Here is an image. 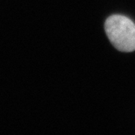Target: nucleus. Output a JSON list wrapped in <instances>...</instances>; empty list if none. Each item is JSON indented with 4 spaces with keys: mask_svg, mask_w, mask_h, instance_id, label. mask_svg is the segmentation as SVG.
Instances as JSON below:
<instances>
[{
    "mask_svg": "<svg viewBox=\"0 0 135 135\" xmlns=\"http://www.w3.org/2000/svg\"><path fill=\"white\" fill-rule=\"evenodd\" d=\"M104 29L112 44L121 52L135 50V24L128 17L112 15L107 18Z\"/></svg>",
    "mask_w": 135,
    "mask_h": 135,
    "instance_id": "nucleus-1",
    "label": "nucleus"
}]
</instances>
